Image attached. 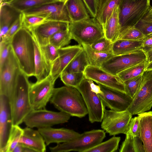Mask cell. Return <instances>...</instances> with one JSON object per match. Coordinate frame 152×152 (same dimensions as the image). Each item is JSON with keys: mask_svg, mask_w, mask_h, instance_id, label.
Wrapping results in <instances>:
<instances>
[{"mask_svg": "<svg viewBox=\"0 0 152 152\" xmlns=\"http://www.w3.org/2000/svg\"><path fill=\"white\" fill-rule=\"evenodd\" d=\"M152 61V55L148 58L147 61V64Z\"/></svg>", "mask_w": 152, "mask_h": 152, "instance_id": "54", "label": "cell"}, {"mask_svg": "<svg viewBox=\"0 0 152 152\" xmlns=\"http://www.w3.org/2000/svg\"><path fill=\"white\" fill-rule=\"evenodd\" d=\"M121 137L114 136L108 140L101 142L85 152H113L118 149Z\"/></svg>", "mask_w": 152, "mask_h": 152, "instance_id": "31", "label": "cell"}, {"mask_svg": "<svg viewBox=\"0 0 152 152\" xmlns=\"http://www.w3.org/2000/svg\"><path fill=\"white\" fill-rule=\"evenodd\" d=\"M72 22L89 18V14L83 0H67L65 1Z\"/></svg>", "mask_w": 152, "mask_h": 152, "instance_id": "24", "label": "cell"}, {"mask_svg": "<svg viewBox=\"0 0 152 152\" xmlns=\"http://www.w3.org/2000/svg\"><path fill=\"white\" fill-rule=\"evenodd\" d=\"M89 13L92 17L95 18L99 0H83Z\"/></svg>", "mask_w": 152, "mask_h": 152, "instance_id": "47", "label": "cell"}, {"mask_svg": "<svg viewBox=\"0 0 152 152\" xmlns=\"http://www.w3.org/2000/svg\"><path fill=\"white\" fill-rule=\"evenodd\" d=\"M103 28L106 38L113 43L117 40L120 29L118 19V6L115 7Z\"/></svg>", "mask_w": 152, "mask_h": 152, "instance_id": "26", "label": "cell"}, {"mask_svg": "<svg viewBox=\"0 0 152 152\" xmlns=\"http://www.w3.org/2000/svg\"><path fill=\"white\" fill-rule=\"evenodd\" d=\"M26 15H37L47 20L72 22L65 1H55L32 8L22 12Z\"/></svg>", "mask_w": 152, "mask_h": 152, "instance_id": "14", "label": "cell"}, {"mask_svg": "<svg viewBox=\"0 0 152 152\" xmlns=\"http://www.w3.org/2000/svg\"><path fill=\"white\" fill-rule=\"evenodd\" d=\"M143 41L118 39L113 43L112 52L114 56L127 54L142 49Z\"/></svg>", "mask_w": 152, "mask_h": 152, "instance_id": "27", "label": "cell"}, {"mask_svg": "<svg viewBox=\"0 0 152 152\" xmlns=\"http://www.w3.org/2000/svg\"><path fill=\"white\" fill-rule=\"evenodd\" d=\"M50 102L58 110L71 116L81 118L88 114L81 93L74 87L54 88Z\"/></svg>", "mask_w": 152, "mask_h": 152, "instance_id": "2", "label": "cell"}, {"mask_svg": "<svg viewBox=\"0 0 152 152\" xmlns=\"http://www.w3.org/2000/svg\"><path fill=\"white\" fill-rule=\"evenodd\" d=\"M147 61H144L128 68L119 73L117 76L124 82L142 75L145 71Z\"/></svg>", "mask_w": 152, "mask_h": 152, "instance_id": "32", "label": "cell"}, {"mask_svg": "<svg viewBox=\"0 0 152 152\" xmlns=\"http://www.w3.org/2000/svg\"><path fill=\"white\" fill-rule=\"evenodd\" d=\"M46 19L37 15H26L23 13L22 18V27L28 29L46 21Z\"/></svg>", "mask_w": 152, "mask_h": 152, "instance_id": "39", "label": "cell"}, {"mask_svg": "<svg viewBox=\"0 0 152 152\" xmlns=\"http://www.w3.org/2000/svg\"><path fill=\"white\" fill-rule=\"evenodd\" d=\"M105 135V132L103 130H93L80 134L72 140L58 144L54 147H50L49 149L51 152H85L102 142Z\"/></svg>", "mask_w": 152, "mask_h": 152, "instance_id": "7", "label": "cell"}, {"mask_svg": "<svg viewBox=\"0 0 152 152\" xmlns=\"http://www.w3.org/2000/svg\"><path fill=\"white\" fill-rule=\"evenodd\" d=\"M126 138L119 150L120 152H135L133 137L129 131L126 134Z\"/></svg>", "mask_w": 152, "mask_h": 152, "instance_id": "44", "label": "cell"}, {"mask_svg": "<svg viewBox=\"0 0 152 152\" xmlns=\"http://www.w3.org/2000/svg\"><path fill=\"white\" fill-rule=\"evenodd\" d=\"M83 73L86 78L98 84L127 94L124 82L118 76L113 75L101 67L89 65Z\"/></svg>", "mask_w": 152, "mask_h": 152, "instance_id": "15", "label": "cell"}, {"mask_svg": "<svg viewBox=\"0 0 152 152\" xmlns=\"http://www.w3.org/2000/svg\"><path fill=\"white\" fill-rule=\"evenodd\" d=\"M152 70V61L147 64L145 71Z\"/></svg>", "mask_w": 152, "mask_h": 152, "instance_id": "52", "label": "cell"}, {"mask_svg": "<svg viewBox=\"0 0 152 152\" xmlns=\"http://www.w3.org/2000/svg\"><path fill=\"white\" fill-rule=\"evenodd\" d=\"M11 50L10 42H0V67L2 66L7 58Z\"/></svg>", "mask_w": 152, "mask_h": 152, "instance_id": "45", "label": "cell"}, {"mask_svg": "<svg viewBox=\"0 0 152 152\" xmlns=\"http://www.w3.org/2000/svg\"><path fill=\"white\" fill-rule=\"evenodd\" d=\"M144 15L148 18L152 20V6Z\"/></svg>", "mask_w": 152, "mask_h": 152, "instance_id": "51", "label": "cell"}, {"mask_svg": "<svg viewBox=\"0 0 152 152\" xmlns=\"http://www.w3.org/2000/svg\"><path fill=\"white\" fill-rule=\"evenodd\" d=\"M89 65L85 52L83 50L72 60L63 71L83 72Z\"/></svg>", "mask_w": 152, "mask_h": 152, "instance_id": "30", "label": "cell"}, {"mask_svg": "<svg viewBox=\"0 0 152 152\" xmlns=\"http://www.w3.org/2000/svg\"><path fill=\"white\" fill-rule=\"evenodd\" d=\"M152 107V70L145 71L140 86L127 109L132 115L151 110Z\"/></svg>", "mask_w": 152, "mask_h": 152, "instance_id": "9", "label": "cell"}, {"mask_svg": "<svg viewBox=\"0 0 152 152\" xmlns=\"http://www.w3.org/2000/svg\"><path fill=\"white\" fill-rule=\"evenodd\" d=\"M10 45L21 71L28 77L34 76V39L30 31L22 27L12 38Z\"/></svg>", "mask_w": 152, "mask_h": 152, "instance_id": "1", "label": "cell"}, {"mask_svg": "<svg viewBox=\"0 0 152 152\" xmlns=\"http://www.w3.org/2000/svg\"><path fill=\"white\" fill-rule=\"evenodd\" d=\"M133 137L135 152H145L144 145L140 138L137 136Z\"/></svg>", "mask_w": 152, "mask_h": 152, "instance_id": "49", "label": "cell"}, {"mask_svg": "<svg viewBox=\"0 0 152 152\" xmlns=\"http://www.w3.org/2000/svg\"><path fill=\"white\" fill-rule=\"evenodd\" d=\"M23 132L19 142L33 150L35 152H45L46 144L39 131L28 126L23 129Z\"/></svg>", "mask_w": 152, "mask_h": 152, "instance_id": "22", "label": "cell"}, {"mask_svg": "<svg viewBox=\"0 0 152 152\" xmlns=\"http://www.w3.org/2000/svg\"><path fill=\"white\" fill-rule=\"evenodd\" d=\"M145 37L141 31L134 27L121 30L117 39L141 41Z\"/></svg>", "mask_w": 152, "mask_h": 152, "instance_id": "38", "label": "cell"}, {"mask_svg": "<svg viewBox=\"0 0 152 152\" xmlns=\"http://www.w3.org/2000/svg\"><path fill=\"white\" fill-rule=\"evenodd\" d=\"M150 1L121 0L118 6L120 31L134 27L149 10L151 7Z\"/></svg>", "mask_w": 152, "mask_h": 152, "instance_id": "6", "label": "cell"}, {"mask_svg": "<svg viewBox=\"0 0 152 152\" xmlns=\"http://www.w3.org/2000/svg\"><path fill=\"white\" fill-rule=\"evenodd\" d=\"M137 115L140 124V138L145 152H152V111Z\"/></svg>", "mask_w": 152, "mask_h": 152, "instance_id": "23", "label": "cell"}, {"mask_svg": "<svg viewBox=\"0 0 152 152\" xmlns=\"http://www.w3.org/2000/svg\"><path fill=\"white\" fill-rule=\"evenodd\" d=\"M69 23L60 21H46L29 30L41 46L49 44L50 37L56 32L68 29Z\"/></svg>", "mask_w": 152, "mask_h": 152, "instance_id": "17", "label": "cell"}, {"mask_svg": "<svg viewBox=\"0 0 152 152\" xmlns=\"http://www.w3.org/2000/svg\"><path fill=\"white\" fill-rule=\"evenodd\" d=\"M148 58L152 55V49L147 53Z\"/></svg>", "mask_w": 152, "mask_h": 152, "instance_id": "55", "label": "cell"}, {"mask_svg": "<svg viewBox=\"0 0 152 152\" xmlns=\"http://www.w3.org/2000/svg\"><path fill=\"white\" fill-rule=\"evenodd\" d=\"M72 39L68 29L61 30L56 32L51 36L49 43L59 49L68 45Z\"/></svg>", "mask_w": 152, "mask_h": 152, "instance_id": "34", "label": "cell"}, {"mask_svg": "<svg viewBox=\"0 0 152 152\" xmlns=\"http://www.w3.org/2000/svg\"><path fill=\"white\" fill-rule=\"evenodd\" d=\"M22 12L9 3L0 4V38L1 39L20 18Z\"/></svg>", "mask_w": 152, "mask_h": 152, "instance_id": "21", "label": "cell"}, {"mask_svg": "<svg viewBox=\"0 0 152 152\" xmlns=\"http://www.w3.org/2000/svg\"><path fill=\"white\" fill-rule=\"evenodd\" d=\"M14 0H0V4L1 3H9Z\"/></svg>", "mask_w": 152, "mask_h": 152, "instance_id": "53", "label": "cell"}, {"mask_svg": "<svg viewBox=\"0 0 152 152\" xmlns=\"http://www.w3.org/2000/svg\"><path fill=\"white\" fill-rule=\"evenodd\" d=\"M132 115L127 110L118 111L105 108L101 128L110 135L126 134L129 130Z\"/></svg>", "mask_w": 152, "mask_h": 152, "instance_id": "12", "label": "cell"}, {"mask_svg": "<svg viewBox=\"0 0 152 152\" xmlns=\"http://www.w3.org/2000/svg\"><path fill=\"white\" fill-rule=\"evenodd\" d=\"M71 115L66 113L46 110H33L25 118L24 122L27 126L40 128L51 127L68 122Z\"/></svg>", "mask_w": 152, "mask_h": 152, "instance_id": "8", "label": "cell"}, {"mask_svg": "<svg viewBox=\"0 0 152 152\" xmlns=\"http://www.w3.org/2000/svg\"><path fill=\"white\" fill-rule=\"evenodd\" d=\"M22 14L20 18L12 26L7 33L0 39V42H10L17 31L22 27Z\"/></svg>", "mask_w": 152, "mask_h": 152, "instance_id": "43", "label": "cell"}, {"mask_svg": "<svg viewBox=\"0 0 152 152\" xmlns=\"http://www.w3.org/2000/svg\"><path fill=\"white\" fill-rule=\"evenodd\" d=\"M60 77L67 86L77 87L85 78L83 72H68L63 71Z\"/></svg>", "mask_w": 152, "mask_h": 152, "instance_id": "35", "label": "cell"}, {"mask_svg": "<svg viewBox=\"0 0 152 152\" xmlns=\"http://www.w3.org/2000/svg\"><path fill=\"white\" fill-rule=\"evenodd\" d=\"M128 131L133 137L137 136L140 137V124L138 116L132 118Z\"/></svg>", "mask_w": 152, "mask_h": 152, "instance_id": "46", "label": "cell"}, {"mask_svg": "<svg viewBox=\"0 0 152 152\" xmlns=\"http://www.w3.org/2000/svg\"><path fill=\"white\" fill-rule=\"evenodd\" d=\"M89 65L101 67L103 63L114 56L112 52H102L95 50L90 45H82Z\"/></svg>", "mask_w": 152, "mask_h": 152, "instance_id": "29", "label": "cell"}, {"mask_svg": "<svg viewBox=\"0 0 152 152\" xmlns=\"http://www.w3.org/2000/svg\"><path fill=\"white\" fill-rule=\"evenodd\" d=\"M55 1L54 0H14L9 4L23 12L28 10Z\"/></svg>", "mask_w": 152, "mask_h": 152, "instance_id": "33", "label": "cell"}, {"mask_svg": "<svg viewBox=\"0 0 152 152\" xmlns=\"http://www.w3.org/2000/svg\"><path fill=\"white\" fill-rule=\"evenodd\" d=\"M143 41L142 49L147 53L152 49V33L145 36Z\"/></svg>", "mask_w": 152, "mask_h": 152, "instance_id": "48", "label": "cell"}, {"mask_svg": "<svg viewBox=\"0 0 152 152\" xmlns=\"http://www.w3.org/2000/svg\"><path fill=\"white\" fill-rule=\"evenodd\" d=\"M38 130L43 137L46 145L52 143L58 144L69 142L80 134L73 130L64 128L49 127L38 128Z\"/></svg>", "mask_w": 152, "mask_h": 152, "instance_id": "20", "label": "cell"}, {"mask_svg": "<svg viewBox=\"0 0 152 152\" xmlns=\"http://www.w3.org/2000/svg\"><path fill=\"white\" fill-rule=\"evenodd\" d=\"M81 93L87 108L88 119L92 123L102 121L105 107L97 94L99 85L85 77L76 88Z\"/></svg>", "mask_w": 152, "mask_h": 152, "instance_id": "5", "label": "cell"}, {"mask_svg": "<svg viewBox=\"0 0 152 152\" xmlns=\"http://www.w3.org/2000/svg\"><path fill=\"white\" fill-rule=\"evenodd\" d=\"M56 1H66V0H54Z\"/></svg>", "mask_w": 152, "mask_h": 152, "instance_id": "56", "label": "cell"}, {"mask_svg": "<svg viewBox=\"0 0 152 152\" xmlns=\"http://www.w3.org/2000/svg\"><path fill=\"white\" fill-rule=\"evenodd\" d=\"M40 47L47 64L50 70L52 65L58 57L59 49L50 43Z\"/></svg>", "mask_w": 152, "mask_h": 152, "instance_id": "37", "label": "cell"}, {"mask_svg": "<svg viewBox=\"0 0 152 152\" xmlns=\"http://www.w3.org/2000/svg\"><path fill=\"white\" fill-rule=\"evenodd\" d=\"M12 126L9 99L6 96L0 95V152H6Z\"/></svg>", "mask_w": 152, "mask_h": 152, "instance_id": "19", "label": "cell"}, {"mask_svg": "<svg viewBox=\"0 0 152 152\" xmlns=\"http://www.w3.org/2000/svg\"><path fill=\"white\" fill-rule=\"evenodd\" d=\"M142 75L124 82L127 94L132 98L138 91L141 83Z\"/></svg>", "mask_w": 152, "mask_h": 152, "instance_id": "40", "label": "cell"}, {"mask_svg": "<svg viewBox=\"0 0 152 152\" xmlns=\"http://www.w3.org/2000/svg\"><path fill=\"white\" fill-rule=\"evenodd\" d=\"M34 37L35 49L34 63L35 74L37 81L43 79L50 74L48 67L42 51L40 45Z\"/></svg>", "mask_w": 152, "mask_h": 152, "instance_id": "25", "label": "cell"}, {"mask_svg": "<svg viewBox=\"0 0 152 152\" xmlns=\"http://www.w3.org/2000/svg\"><path fill=\"white\" fill-rule=\"evenodd\" d=\"M134 27L146 36L152 33V20L144 15Z\"/></svg>", "mask_w": 152, "mask_h": 152, "instance_id": "42", "label": "cell"}, {"mask_svg": "<svg viewBox=\"0 0 152 152\" xmlns=\"http://www.w3.org/2000/svg\"><path fill=\"white\" fill-rule=\"evenodd\" d=\"M83 49L80 45L59 49V56L51 65L50 74L55 81L72 60Z\"/></svg>", "mask_w": 152, "mask_h": 152, "instance_id": "18", "label": "cell"}, {"mask_svg": "<svg viewBox=\"0 0 152 152\" xmlns=\"http://www.w3.org/2000/svg\"><path fill=\"white\" fill-rule=\"evenodd\" d=\"M97 94L104 105L111 110L122 111L127 110L132 99L128 94L100 84Z\"/></svg>", "mask_w": 152, "mask_h": 152, "instance_id": "16", "label": "cell"}, {"mask_svg": "<svg viewBox=\"0 0 152 152\" xmlns=\"http://www.w3.org/2000/svg\"><path fill=\"white\" fill-rule=\"evenodd\" d=\"M121 0H99L96 19L102 27Z\"/></svg>", "mask_w": 152, "mask_h": 152, "instance_id": "28", "label": "cell"}, {"mask_svg": "<svg viewBox=\"0 0 152 152\" xmlns=\"http://www.w3.org/2000/svg\"><path fill=\"white\" fill-rule=\"evenodd\" d=\"M113 42L105 37L92 44L90 46L95 50L100 52H112Z\"/></svg>", "mask_w": 152, "mask_h": 152, "instance_id": "41", "label": "cell"}, {"mask_svg": "<svg viewBox=\"0 0 152 152\" xmlns=\"http://www.w3.org/2000/svg\"><path fill=\"white\" fill-rule=\"evenodd\" d=\"M23 145L19 142L13 150V152H23Z\"/></svg>", "mask_w": 152, "mask_h": 152, "instance_id": "50", "label": "cell"}, {"mask_svg": "<svg viewBox=\"0 0 152 152\" xmlns=\"http://www.w3.org/2000/svg\"><path fill=\"white\" fill-rule=\"evenodd\" d=\"M23 132L19 125H12L7 142L6 152H13L19 142Z\"/></svg>", "mask_w": 152, "mask_h": 152, "instance_id": "36", "label": "cell"}, {"mask_svg": "<svg viewBox=\"0 0 152 152\" xmlns=\"http://www.w3.org/2000/svg\"><path fill=\"white\" fill-rule=\"evenodd\" d=\"M21 71L11 48L8 57L0 67V95L6 96L9 100Z\"/></svg>", "mask_w": 152, "mask_h": 152, "instance_id": "11", "label": "cell"}, {"mask_svg": "<svg viewBox=\"0 0 152 152\" xmlns=\"http://www.w3.org/2000/svg\"><path fill=\"white\" fill-rule=\"evenodd\" d=\"M28 77L21 71L9 99L12 125H19L33 110L30 103L29 92L31 83Z\"/></svg>", "mask_w": 152, "mask_h": 152, "instance_id": "3", "label": "cell"}, {"mask_svg": "<svg viewBox=\"0 0 152 152\" xmlns=\"http://www.w3.org/2000/svg\"><path fill=\"white\" fill-rule=\"evenodd\" d=\"M147 53L142 49L120 55L114 56L102 65L101 68L109 73L117 75L137 64L147 61Z\"/></svg>", "mask_w": 152, "mask_h": 152, "instance_id": "10", "label": "cell"}, {"mask_svg": "<svg viewBox=\"0 0 152 152\" xmlns=\"http://www.w3.org/2000/svg\"><path fill=\"white\" fill-rule=\"evenodd\" d=\"M68 30L72 39L82 46H90L104 37L102 26L95 18L69 23Z\"/></svg>", "mask_w": 152, "mask_h": 152, "instance_id": "4", "label": "cell"}, {"mask_svg": "<svg viewBox=\"0 0 152 152\" xmlns=\"http://www.w3.org/2000/svg\"></svg>", "mask_w": 152, "mask_h": 152, "instance_id": "57", "label": "cell"}, {"mask_svg": "<svg viewBox=\"0 0 152 152\" xmlns=\"http://www.w3.org/2000/svg\"><path fill=\"white\" fill-rule=\"evenodd\" d=\"M55 81L49 74L42 80L31 84L29 96L33 110L45 108L52 96Z\"/></svg>", "mask_w": 152, "mask_h": 152, "instance_id": "13", "label": "cell"}]
</instances>
